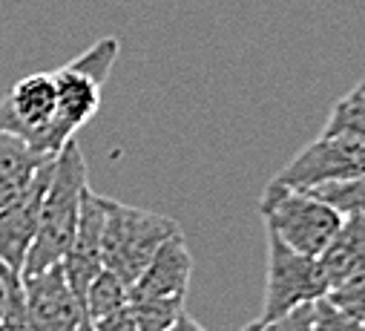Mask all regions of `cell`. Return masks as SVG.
<instances>
[{
    "label": "cell",
    "mask_w": 365,
    "mask_h": 331,
    "mask_svg": "<svg viewBox=\"0 0 365 331\" xmlns=\"http://www.w3.org/2000/svg\"><path fill=\"white\" fill-rule=\"evenodd\" d=\"M86 188H89L86 161H83L78 138H72L55 156L52 182H49V190L43 196L41 225H38L35 245H32V251L26 257L24 277L49 271V268L63 263V257L69 254V248H72V239H75V228H78L81 202H83Z\"/></svg>",
    "instance_id": "6da1fadb"
},
{
    "label": "cell",
    "mask_w": 365,
    "mask_h": 331,
    "mask_svg": "<svg viewBox=\"0 0 365 331\" xmlns=\"http://www.w3.org/2000/svg\"><path fill=\"white\" fill-rule=\"evenodd\" d=\"M121 44L118 38H101L89 49H83L75 61L52 72L55 93H58V113H55V127H52V141L55 150L61 153L75 133L93 118L101 107V87L118 61Z\"/></svg>",
    "instance_id": "7a4b0ae2"
},
{
    "label": "cell",
    "mask_w": 365,
    "mask_h": 331,
    "mask_svg": "<svg viewBox=\"0 0 365 331\" xmlns=\"http://www.w3.org/2000/svg\"><path fill=\"white\" fill-rule=\"evenodd\" d=\"M175 233H181L175 219L104 196L101 260L104 268L121 277L127 285H133L141 277V271L158 254V248Z\"/></svg>",
    "instance_id": "3957f363"
},
{
    "label": "cell",
    "mask_w": 365,
    "mask_h": 331,
    "mask_svg": "<svg viewBox=\"0 0 365 331\" xmlns=\"http://www.w3.org/2000/svg\"><path fill=\"white\" fill-rule=\"evenodd\" d=\"M259 213L264 219L267 233L279 236L288 248L305 257H319L328 242L336 236L339 225L345 222L331 205L317 199L308 190L288 188L270 179L259 199Z\"/></svg>",
    "instance_id": "277c9868"
},
{
    "label": "cell",
    "mask_w": 365,
    "mask_h": 331,
    "mask_svg": "<svg viewBox=\"0 0 365 331\" xmlns=\"http://www.w3.org/2000/svg\"><path fill=\"white\" fill-rule=\"evenodd\" d=\"M331 285L319 260L297 254L279 236L267 233V282L264 302L256 322H270L299 305L328 297Z\"/></svg>",
    "instance_id": "5b68a950"
},
{
    "label": "cell",
    "mask_w": 365,
    "mask_h": 331,
    "mask_svg": "<svg viewBox=\"0 0 365 331\" xmlns=\"http://www.w3.org/2000/svg\"><path fill=\"white\" fill-rule=\"evenodd\" d=\"M190 277L193 254L185 242V233H175L158 248V254L150 260L141 277L130 285V311L178 320L185 314Z\"/></svg>",
    "instance_id": "8992f818"
},
{
    "label": "cell",
    "mask_w": 365,
    "mask_h": 331,
    "mask_svg": "<svg viewBox=\"0 0 365 331\" xmlns=\"http://www.w3.org/2000/svg\"><path fill=\"white\" fill-rule=\"evenodd\" d=\"M58 113V93L52 72H32L21 78L12 90L0 98V130L18 136L41 156H58L52 141Z\"/></svg>",
    "instance_id": "52a82bcc"
},
{
    "label": "cell",
    "mask_w": 365,
    "mask_h": 331,
    "mask_svg": "<svg viewBox=\"0 0 365 331\" xmlns=\"http://www.w3.org/2000/svg\"><path fill=\"white\" fill-rule=\"evenodd\" d=\"M359 173H365V144L348 136L322 133L305 144L273 179L297 190H314L319 185L342 182Z\"/></svg>",
    "instance_id": "ba28073f"
},
{
    "label": "cell",
    "mask_w": 365,
    "mask_h": 331,
    "mask_svg": "<svg viewBox=\"0 0 365 331\" xmlns=\"http://www.w3.org/2000/svg\"><path fill=\"white\" fill-rule=\"evenodd\" d=\"M24 294L32 331H93V320L69 288L61 265L24 277Z\"/></svg>",
    "instance_id": "9c48e42d"
},
{
    "label": "cell",
    "mask_w": 365,
    "mask_h": 331,
    "mask_svg": "<svg viewBox=\"0 0 365 331\" xmlns=\"http://www.w3.org/2000/svg\"><path fill=\"white\" fill-rule=\"evenodd\" d=\"M55 170V158L46 161L32 179V185L12 202L0 210V263L12 268L15 274L24 277L26 257L35 245L38 225H41V210H43V196L49 190Z\"/></svg>",
    "instance_id": "30bf717a"
},
{
    "label": "cell",
    "mask_w": 365,
    "mask_h": 331,
    "mask_svg": "<svg viewBox=\"0 0 365 331\" xmlns=\"http://www.w3.org/2000/svg\"><path fill=\"white\" fill-rule=\"evenodd\" d=\"M101 239H104V196H96L93 190L86 188L83 202H81V216H78L72 248H69V254L61 263L63 277H66L69 288L75 291V297L81 302L86 297V288L93 285V280L104 271Z\"/></svg>",
    "instance_id": "8fae6325"
},
{
    "label": "cell",
    "mask_w": 365,
    "mask_h": 331,
    "mask_svg": "<svg viewBox=\"0 0 365 331\" xmlns=\"http://www.w3.org/2000/svg\"><path fill=\"white\" fill-rule=\"evenodd\" d=\"M317 260H319L331 288H336L339 282H345L356 274H365V219L348 216Z\"/></svg>",
    "instance_id": "7c38bea8"
},
{
    "label": "cell",
    "mask_w": 365,
    "mask_h": 331,
    "mask_svg": "<svg viewBox=\"0 0 365 331\" xmlns=\"http://www.w3.org/2000/svg\"><path fill=\"white\" fill-rule=\"evenodd\" d=\"M46 161H52V156H41L18 136L0 130V210L32 185Z\"/></svg>",
    "instance_id": "4fadbf2b"
},
{
    "label": "cell",
    "mask_w": 365,
    "mask_h": 331,
    "mask_svg": "<svg viewBox=\"0 0 365 331\" xmlns=\"http://www.w3.org/2000/svg\"><path fill=\"white\" fill-rule=\"evenodd\" d=\"M83 308H86L89 320H93V325L107 320V317H113V314H118V311H127L130 308V285L121 277H115L113 271L104 268L93 280V285L86 288Z\"/></svg>",
    "instance_id": "5bb4252c"
},
{
    "label": "cell",
    "mask_w": 365,
    "mask_h": 331,
    "mask_svg": "<svg viewBox=\"0 0 365 331\" xmlns=\"http://www.w3.org/2000/svg\"><path fill=\"white\" fill-rule=\"evenodd\" d=\"M325 136H348L365 144V87L356 84L345 98H339L322 127Z\"/></svg>",
    "instance_id": "9a60e30c"
},
{
    "label": "cell",
    "mask_w": 365,
    "mask_h": 331,
    "mask_svg": "<svg viewBox=\"0 0 365 331\" xmlns=\"http://www.w3.org/2000/svg\"><path fill=\"white\" fill-rule=\"evenodd\" d=\"M308 193H314L317 199L331 205L342 219H348V216H362L365 219V173L342 179V182L319 185V188H314Z\"/></svg>",
    "instance_id": "2e32d148"
},
{
    "label": "cell",
    "mask_w": 365,
    "mask_h": 331,
    "mask_svg": "<svg viewBox=\"0 0 365 331\" xmlns=\"http://www.w3.org/2000/svg\"><path fill=\"white\" fill-rule=\"evenodd\" d=\"M328 300L348 317L365 322V274H356L328 291Z\"/></svg>",
    "instance_id": "e0dca14e"
},
{
    "label": "cell",
    "mask_w": 365,
    "mask_h": 331,
    "mask_svg": "<svg viewBox=\"0 0 365 331\" xmlns=\"http://www.w3.org/2000/svg\"><path fill=\"white\" fill-rule=\"evenodd\" d=\"M314 331H365V322L339 311L328 297L314 302Z\"/></svg>",
    "instance_id": "ac0fdd59"
},
{
    "label": "cell",
    "mask_w": 365,
    "mask_h": 331,
    "mask_svg": "<svg viewBox=\"0 0 365 331\" xmlns=\"http://www.w3.org/2000/svg\"><path fill=\"white\" fill-rule=\"evenodd\" d=\"M259 331H314V302L299 305L270 322H259Z\"/></svg>",
    "instance_id": "d6986e66"
},
{
    "label": "cell",
    "mask_w": 365,
    "mask_h": 331,
    "mask_svg": "<svg viewBox=\"0 0 365 331\" xmlns=\"http://www.w3.org/2000/svg\"><path fill=\"white\" fill-rule=\"evenodd\" d=\"M24 297V277L15 274L12 268H6L0 263V320L6 317V311Z\"/></svg>",
    "instance_id": "ffe728a7"
},
{
    "label": "cell",
    "mask_w": 365,
    "mask_h": 331,
    "mask_svg": "<svg viewBox=\"0 0 365 331\" xmlns=\"http://www.w3.org/2000/svg\"><path fill=\"white\" fill-rule=\"evenodd\" d=\"M93 331H138V328H135V320H133V314H130V308H127V311H118V314H113V317L96 322Z\"/></svg>",
    "instance_id": "44dd1931"
},
{
    "label": "cell",
    "mask_w": 365,
    "mask_h": 331,
    "mask_svg": "<svg viewBox=\"0 0 365 331\" xmlns=\"http://www.w3.org/2000/svg\"><path fill=\"white\" fill-rule=\"evenodd\" d=\"M167 331H207V328H205L199 320H193V317L185 311V314H181V317H178V320H175V322H173Z\"/></svg>",
    "instance_id": "7402d4cb"
},
{
    "label": "cell",
    "mask_w": 365,
    "mask_h": 331,
    "mask_svg": "<svg viewBox=\"0 0 365 331\" xmlns=\"http://www.w3.org/2000/svg\"><path fill=\"white\" fill-rule=\"evenodd\" d=\"M242 331H259V322H256V320H253V322H250V325H245V328H242Z\"/></svg>",
    "instance_id": "603a6c76"
},
{
    "label": "cell",
    "mask_w": 365,
    "mask_h": 331,
    "mask_svg": "<svg viewBox=\"0 0 365 331\" xmlns=\"http://www.w3.org/2000/svg\"><path fill=\"white\" fill-rule=\"evenodd\" d=\"M0 331H9V328H6V325H4V322H0Z\"/></svg>",
    "instance_id": "cb8c5ba5"
},
{
    "label": "cell",
    "mask_w": 365,
    "mask_h": 331,
    "mask_svg": "<svg viewBox=\"0 0 365 331\" xmlns=\"http://www.w3.org/2000/svg\"><path fill=\"white\" fill-rule=\"evenodd\" d=\"M359 87H365V81H362V84H359Z\"/></svg>",
    "instance_id": "d4e9b609"
}]
</instances>
